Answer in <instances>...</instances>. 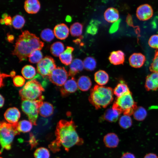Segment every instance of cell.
Instances as JSON below:
<instances>
[{"label": "cell", "instance_id": "obj_8", "mask_svg": "<svg viewBox=\"0 0 158 158\" xmlns=\"http://www.w3.org/2000/svg\"><path fill=\"white\" fill-rule=\"evenodd\" d=\"M56 68L54 59L50 56H46L37 63V73L44 78L48 77Z\"/></svg>", "mask_w": 158, "mask_h": 158}, {"label": "cell", "instance_id": "obj_31", "mask_svg": "<svg viewBox=\"0 0 158 158\" xmlns=\"http://www.w3.org/2000/svg\"><path fill=\"white\" fill-rule=\"evenodd\" d=\"M25 23L24 18L19 15L14 16L12 19V25L16 29H21L24 26Z\"/></svg>", "mask_w": 158, "mask_h": 158}, {"label": "cell", "instance_id": "obj_39", "mask_svg": "<svg viewBox=\"0 0 158 158\" xmlns=\"http://www.w3.org/2000/svg\"><path fill=\"white\" fill-rule=\"evenodd\" d=\"M149 69L152 72L158 73V50L155 52L154 57L150 66Z\"/></svg>", "mask_w": 158, "mask_h": 158}, {"label": "cell", "instance_id": "obj_11", "mask_svg": "<svg viewBox=\"0 0 158 158\" xmlns=\"http://www.w3.org/2000/svg\"><path fill=\"white\" fill-rule=\"evenodd\" d=\"M5 119L8 123L15 124L18 122L20 117V113L18 109L13 107L8 109L4 115Z\"/></svg>", "mask_w": 158, "mask_h": 158}, {"label": "cell", "instance_id": "obj_15", "mask_svg": "<svg viewBox=\"0 0 158 158\" xmlns=\"http://www.w3.org/2000/svg\"><path fill=\"white\" fill-rule=\"evenodd\" d=\"M40 8V4L38 0H26L24 3V9L29 14L37 13Z\"/></svg>", "mask_w": 158, "mask_h": 158}, {"label": "cell", "instance_id": "obj_37", "mask_svg": "<svg viewBox=\"0 0 158 158\" xmlns=\"http://www.w3.org/2000/svg\"><path fill=\"white\" fill-rule=\"evenodd\" d=\"M55 35L52 30L49 28L43 30L40 34V37L44 41L49 42L54 38Z\"/></svg>", "mask_w": 158, "mask_h": 158}, {"label": "cell", "instance_id": "obj_35", "mask_svg": "<svg viewBox=\"0 0 158 158\" xmlns=\"http://www.w3.org/2000/svg\"><path fill=\"white\" fill-rule=\"evenodd\" d=\"M34 155L35 158H49L50 156L49 150L44 147H40L36 149Z\"/></svg>", "mask_w": 158, "mask_h": 158}, {"label": "cell", "instance_id": "obj_34", "mask_svg": "<svg viewBox=\"0 0 158 158\" xmlns=\"http://www.w3.org/2000/svg\"><path fill=\"white\" fill-rule=\"evenodd\" d=\"M28 57L29 61L30 63H38L43 59V55L40 50H36L33 51Z\"/></svg>", "mask_w": 158, "mask_h": 158}, {"label": "cell", "instance_id": "obj_7", "mask_svg": "<svg viewBox=\"0 0 158 158\" xmlns=\"http://www.w3.org/2000/svg\"><path fill=\"white\" fill-rule=\"evenodd\" d=\"M42 100H23L21 104L23 111L27 116L32 124L36 125V121L39 113V108Z\"/></svg>", "mask_w": 158, "mask_h": 158}, {"label": "cell", "instance_id": "obj_47", "mask_svg": "<svg viewBox=\"0 0 158 158\" xmlns=\"http://www.w3.org/2000/svg\"><path fill=\"white\" fill-rule=\"evenodd\" d=\"M0 107L1 108L3 106L4 103V99L2 96L1 95H0Z\"/></svg>", "mask_w": 158, "mask_h": 158}, {"label": "cell", "instance_id": "obj_33", "mask_svg": "<svg viewBox=\"0 0 158 158\" xmlns=\"http://www.w3.org/2000/svg\"><path fill=\"white\" fill-rule=\"evenodd\" d=\"M84 68L86 70L91 71L94 70L96 68L97 62L95 59L92 57L86 58L83 62Z\"/></svg>", "mask_w": 158, "mask_h": 158}, {"label": "cell", "instance_id": "obj_6", "mask_svg": "<svg viewBox=\"0 0 158 158\" xmlns=\"http://www.w3.org/2000/svg\"><path fill=\"white\" fill-rule=\"evenodd\" d=\"M136 103L133 99L131 92L117 97L113 104L112 108L124 115L130 116L137 108Z\"/></svg>", "mask_w": 158, "mask_h": 158}, {"label": "cell", "instance_id": "obj_45", "mask_svg": "<svg viewBox=\"0 0 158 158\" xmlns=\"http://www.w3.org/2000/svg\"><path fill=\"white\" fill-rule=\"evenodd\" d=\"M14 39V37L13 35L8 34H7V40L9 42L13 43Z\"/></svg>", "mask_w": 158, "mask_h": 158}, {"label": "cell", "instance_id": "obj_50", "mask_svg": "<svg viewBox=\"0 0 158 158\" xmlns=\"http://www.w3.org/2000/svg\"><path fill=\"white\" fill-rule=\"evenodd\" d=\"M0 23L2 24H3L5 23L4 19L3 18H1L0 20Z\"/></svg>", "mask_w": 158, "mask_h": 158}, {"label": "cell", "instance_id": "obj_46", "mask_svg": "<svg viewBox=\"0 0 158 158\" xmlns=\"http://www.w3.org/2000/svg\"><path fill=\"white\" fill-rule=\"evenodd\" d=\"M144 158H158V157L155 154L151 153L146 154Z\"/></svg>", "mask_w": 158, "mask_h": 158}, {"label": "cell", "instance_id": "obj_10", "mask_svg": "<svg viewBox=\"0 0 158 158\" xmlns=\"http://www.w3.org/2000/svg\"><path fill=\"white\" fill-rule=\"evenodd\" d=\"M153 15V10L149 4H145L139 6L136 11V16L139 20L146 21L150 19Z\"/></svg>", "mask_w": 158, "mask_h": 158}, {"label": "cell", "instance_id": "obj_26", "mask_svg": "<svg viewBox=\"0 0 158 158\" xmlns=\"http://www.w3.org/2000/svg\"><path fill=\"white\" fill-rule=\"evenodd\" d=\"M131 92L127 85L122 81L113 90V93L117 97Z\"/></svg>", "mask_w": 158, "mask_h": 158}, {"label": "cell", "instance_id": "obj_38", "mask_svg": "<svg viewBox=\"0 0 158 158\" xmlns=\"http://www.w3.org/2000/svg\"><path fill=\"white\" fill-rule=\"evenodd\" d=\"M99 23V22L98 20H91L90 25L87 28V33L92 35L96 34L98 31L97 25Z\"/></svg>", "mask_w": 158, "mask_h": 158}, {"label": "cell", "instance_id": "obj_22", "mask_svg": "<svg viewBox=\"0 0 158 158\" xmlns=\"http://www.w3.org/2000/svg\"><path fill=\"white\" fill-rule=\"evenodd\" d=\"M121 113L112 108H109L105 111L103 115V118L109 122H115L118 118Z\"/></svg>", "mask_w": 158, "mask_h": 158}, {"label": "cell", "instance_id": "obj_13", "mask_svg": "<svg viewBox=\"0 0 158 158\" xmlns=\"http://www.w3.org/2000/svg\"><path fill=\"white\" fill-rule=\"evenodd\" d=\"M146 60L145 56L141 53H135L132 54L129 58L130 66L133 68H138L141 67Z\"/></svg>", "mask_w": 158, "mask_h": 158}, {"label": "cell", "instance_id": "obj_43", "mask_svg": "<svg viewBox=\"0 0 158 158\" xmlns=\"http://www.w3.org/2000/svg\"><path fill=\"white\" fill-rule=\"evenodd\" d=\"M5 24L7 25H12V19L10 16H8L4 19Z\"/></svg>", "mask_w": 158, "mask_h": 158}, {"label": "cell", "instance_id": "obj_19", "mask_svg": "<svg viewBox=\"0 0 158 158\" xmlns=\"http://www.w3.org/2000/svg\"><path fill=\"white\" fill-rule=\"evenodd\" d=\"M104 142L105 146L109 148H115L117 147L119 139L117 135L114 133H109L104 137Z\"/></svg>", "mask_w": 158, "mask_h": 158}, {"label": "cell", "instance_id": "obj_36", "mask_svg": "<svg viewBox=\"0 0 158 158\" xmlns=\"http://www.w3.org/2000/svg\"><path fill=\"white\" fill-rule=\"evenodd\" d=\"M132 122L130 116L123 115L119 119V124L120 126L124 129H127L131 127Z\"/></svg>", "mask_w": 158, "mask_h": 158}, {"label": "cell", "instance_id": "obj_25", "mask_svg": "<svg viewBox=\"0 0 158 158\" xmlns=\"http://www.w3.org/2000/svg\"><path fill=\"white\" fill-rule=\"evenodd\" d=\"M78 88L83 91H87L92 85L90 78L88 76H82L80 77L77 82Z\"/></svg>", "mask_w": 158, "mask_h": 158}, {"label": "cell", "instance_id": "obj_3", "mask_svg": "<svg viewBox=\"0 0 158 158\" xmlns=\"http://www.w3.org/2000/svg\"><path fill=\"white\" fill-rule=\"evenodd\" d=\"M113 94L111 88L96 85L91 90L89 100L97 109L106 108L112 102Z\"/></svg>", "mask_w": 158, "mask_h": 158}, {"label": "cell", "instance_id": "obj_18", "mask_svg": "<svg viewBox=\"0 0 158 158\" xmlns=\"http://www.w3.org/2000/svg\"><path fill=\"white\" fill-rule=\"evenodd\" d=\"M84 67L83 62L81 59H74L70 65L68 73L69 76L74 78L77 73L83 70Z\"/></svg>", "mask_w": 158, "mask_h": 158}, {"label": "cell", "instance_id": "obj_40", "mask_svg": "<svg viewBox=\"0 0 158 158\" xmlns=\"http://www.w3.org/2000/svg\"><path fill=\"white\" fill-rule=\"evenodd\" d=\"M148 43L151 47L158 49V35L151 36L148 40Z\"/></svg>", "mask_w": 158, "mask_h": 158}, {"label": "cell", "instance_id": "obj_5", "mask_svg": "<svg viewBox=\"0 0 158 158\" xmlns=\"http://www.w3.org/2000/svg\"><path fill=\"white\" fill-rule=\"evenodd\" d=\"M16 124H12L5 122H1L0 141L1 147V152L4 149L7 150L10 149L15 136L19 134L20 133L16 128Z\"/></svg>", "mask_w": 158, "mask_h": 158}, {"label": "cell", "instance_id": "obj_51", "mask_svg": "<svg viewBox=\"0 0 158 158\" xmlns=\"http://www.w3.org/2000/svg\"><path fill=\"white\" fill-rule=\"evenodd\" d=\"M71 20V18H70V16L68 17H68H66V20H67V21H70Z\"/></svg>", "mask_w": 158, "mask_h": 158}, {"label": "cell", "instance_id": "obj_42", "mask_svg": "<svg viewBox=\"0 0 158 158\" xmlns=\"http://www.w3.org/2000/svg\"><path fill=\"white\" fill-rule=\"evenodd\" d=\"M119 22L120 21L119 20L117 21L114 23L110 28L109 30L110 33H113L117 30L118 27Z\"/></svg>", "mask_w": 158, "mask_h": 158}, {"label": "cell", "instance_id": "obj_2", "mask_svg": "<svg viewBox=\"0 0 158 158\" xmlns=\"http://www.w3.org/2000/svg\"><path fill=\"white\" fill-rule=\"evenodd\" d=\"M44 45V43L35 35L25 30L16 40L12 54L16 56L20 62L22 61L27 59L34 51L41 50Z\"/></svg>", "mask_w": 158, "mask_h": 158}, {"label": "cell", "instance_id": "obj_48", "mask_svg": "<svg viewBox=\"0 0 158 158\" xmlns=\"http://www.w3.org/2000/svg\"><path fill=\"white\" fill-rule=\"evenodd\" d=\"M16 73L15 71H12L11 72L10 74V75L12 77H14L15 76Z\"/></svg>", "mask_w": 158, "mask_h": 158}, {"label": "cell", "instance_id": "obj_27", "mask_svg": "<svg viewBox=\"0 0 158 158\" xmlns=\"http://www.w3.org/2000/svg\"><path fill=\"white\" fill-rule=\"evenodd\" d=\"M32 125V123L30 121L23 120L19 121L16 124V127L19 133H27L31 130Z\"/></svg>", "mask_w": 158, "mask_h": 158}, {"label": "cell", "instance_id": "obj_29", "mask_svg": "<svg viewBox=\"0 0 158 158\" xmlns=\"http://www.w3.org/2000/svg\"><path fill=\"white\" fill-rule=\"evenodd\" d=\"M21 72L23 77L27 79L33 78L36 74L35 68L30 65H26L24 66Z\"/></svg>", "mask_w": 158, "mask_h": 158}, {"label": "cell", "instance_id": "obj_23", "mask_svg": "<svg viewBox=\"0 0 158 158\" xmlns=\"http://www.w3.org/2000/svg\"><path fill=\"white\" fill-rule=\"evenodd\" d=\"M54 111V107L51 104L47 102H42L39 108V113L44 117L51 116Z\"/></svg>", "mask_w": 158, "mask_h": 158}, {"label": "cell", "instance_id": "obj_24", "mask_svg": "<svg viewBox=\"0 0 158 158\" xmlns=\"http://www.w3.org/2000/svg\"><path fill=\"white\" fill-rule=\"evenodd\" d=\"M94 79L95 81L98 85H103L108 83L109 80V76L106 71L100 70L95 73Z\"/></svg>", "mask_w": 158, "mask_h": 158}, {"label": "cell", "instance_id": "obj_32", "mask_svg": "<svg viewBox=\"0 0 158 158\" xmlns=\"http://www.w3.org/2000/svg\"><path fill=\"white\" fill-rule=\"evenodd\" d=\"M134 118L138 121L143 120L147 116L146 110L143 107H139L135 109L133 113Z\"/></svg>", "mask_w": 158, "mask_h": 158}, {"label": "cell", "instance_id": "obj_16", "mask_svg": "<svg viewBox=\"0 0 158 158\" xmlns=\"http://www.w3.org/2000/svg\"><path fill=\"white\" fill-rule=\"evenodd\" d=\"M54 32L56 37L60 40L65 39L69 34V29L68 26L64 23H61L55 26Z\"/></svg>", "mask_w": 158, "mask_h": 158}, {"label": "cell", "instance_id": "obj_44", "mask_svg": "<svg viewBox=\"0 0 158 158\" xmlns=\"http://www.w3.org/2000/svg\"><path fill=\"white\" fill-rule=\"evenodd\" d=\"M121 158H135L134 154L129 152H126L123 154Z\"/></svg>", "mask_w": 158, "mask_h": 158}, {"label": "cell", "instance_id": "obj_30", "mask_svg": "<svg viewBox=\"0 0 158 158\" xmlns=\"http://www.w3.org/2000/svg\"><path fill=\"white\" fill-rule=\"evenodd\" d=\"M83 25L78 22H76L72 24L70 28V32L71 35L73 37L81 36L82 33Z\"/></svg>", "mask_w": 158, "mask_h": 158}, {"label": "cell", "instance_id": "obj_49", "mask_svg": "<svg viewBox=\"0 0 158 158\" xmlns=\"http://www.w3.org/2000/svg\"><path fill=\"white\" fill-rule=\"evenodd\" d=\"M8 16V15L7 13H4L2 15V18L4 19L6 17H7Z\"/></svg>", "mask_w": 158, "mask_h": 158}, {"label": "cell", "instance_id": "obj_21", "mask_svg": "<svg viewBox=\"0 0 158 158\" xmlns=\"http://www.w3.org/2000/svg\"><path fill=\"white\" fill-rule=\"evenodd\" d=\"M74 48L71 47L67 46L66 49L59 56L61 62L66 65L70 64L72 62V53Z\"/></svg>", "mask_w": 158, "mask_h": 158}, {"label": "cell", "instance_id": "obj_20", "mask_svg": "<svg viewBox=\"0 0 158 158\" xmlns=\"http://www.w3.org/2000/svg\"><path fill=\"white\" fill-rule=\"evenodd\" d=\"M104 17L107 22L114 23L119 20V12L118 10L115 8H109L105 11Z\"/></svg>", "mask_w": 158, "mask_h": 158}, {"label": "cell", "instance_id": "obj_12", "mask_svg": "<svg viewBox=\"0 0 158 158\" xmlns=\"http://www.w3.org/2000/svg\"><path fill=\"white\" fill-rule=\"evenodd\" d=\"M145 87L147 91L155 90L158 89V73L152 72L147 76Z\"/></svg>", "mask_w": 158, "mask_h": 158}, {"label": "cell", "instance_id": "obj_1", "mask_svg": "<svg viewBox=\"0 0 158 158\" xmlns=\"http://www.w3.org/2000/svg\"><path fill=\"white\" fill-rule=\"evenodd\" d=\"M76 126L72 119L61 120L57 123L55 132L56 140L53 141L59 147L62 146L68 151L75 145H82L83 141L76 131Z\"/></svg>", "mask_w": 158, "mask_h": 158}, {"label": "cell", "instance_id": "obj_28", "mask_svg": "<svg viewBox=\"0 0 158 158\" xmlns=\"http://www.w3.org/2000/svg\"><path fill=\"white\" fill-rule=\"evenodd\" d=\"M64 47L63 44L60 42L54 43L51 46L50 50L51 53L56 57L59 56L64 51Z\"/></svg>", "mask_w": 158, "mask_h": 158}, {"label": "cell", "instance_id": "obj_17", "mask_svg": "<svg viewBox=\"0 0 158 158\" xmlns=\"http://www.w3.org/2000/svg\"><path fill=\"white\" fill-rule=\"evenodd\" d=\"M125 56L124 53L121 50L114 51L110 53L109 59L110 62L114 65L123 64Z\"/></svg>", "mask_w": 158, "mask_h": 158}, {"label": "cell", "instance_id": "obj_9", "mask_svg": "<svg viewBox=\"0 0 158 158\" xmlns=\"http://www.w3.org/2000/svg\"><path fill=\"white\" fill-rule=\"evenodd\" d=\"M68 74L63 67H56L48 76L49 80L56 85L62 86L67 80Z\"/></svg>", "mask_w": 158, "mask_h": 158}, {"label": "cell", "instance_id": "obj_14", "mask_svg": "<svg viewBox=\"0 0 158 158\" xmlns=\"http://www.w3.org/2000/svg\"><path fill=\"white\" fill-rule=\"evenodd\" d=\"M77 82L74 78L67 80L61 88L62 95H65L69 93H74L76 91L78 88Z\"/></svg>", "mask_w": 158, "mask_h": 158}, {"label": "cell", "instance_id": "obj_41", "mask_svg": "<svg viewBox=\"0 0 158 158\" xmlns=\"http://www.w3.org/2000/svg\"><path fill=\"white\" fill-rule=\"evenodd\" d=\"M13 82L16 86L20 87L24 85L25 80L23 77L20 75H16L13 77Z\"/></svg>", "mask_w": 158, "mask_h": 158}, {"label": "cell", "instance_id": "obj_4", "mask_svg": "<svg viewBox=\"0 0 158 158\" xmlns=\"http://www.w3.org/2000/svg\"><path fill=\"white\" fill-rule=\"evenodd\" d=\"M44 89L40 83L34 79L27 82L19 91V95L22 100H43L42 95Z\"/></svg>", "mask_w": 158, "mask_h": 158}]
</instances>
